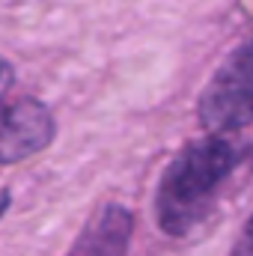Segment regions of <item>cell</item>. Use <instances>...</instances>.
Returning a JSON list of instances; mask_svg holds the SVG:
<instances>
[{
	"mask_svg": "<svg viewBox=\"0 0 253 256\" xmlns=\"http://www.w3.org/2000/svg\"><path fill=\"white\" fill-rule=\"evenodd\" d=\"M238 164L236 146L224 134H206L185 143L164 167L155 188V220L161 232L185 238L214 212L226 179Z\"/></svg>",
	"mask_w": 253,
	"mask_h": 256,
	"instance_id": "cell-1",
	"label": "cell"
},
{
	"mask_svg": "<svg viewBox=\"0 0 253 256\" xmlns=\"http://www.w3.org/2000/svg\"><path fill=\"white\" fill-rule=\"evenodd\" d=\"M196 120L212 134L242 131L253 122V36L232 48L208 78L196 102Z\"/></svg>",
	"mask_w": 253,
	"mask_h": 256,
	"instance_id": "cell-2",
	"label": "cell"
},
{
	"mask_svg": "<svg viewBox=\"0 0 253 256\" xmlns=\"http://www.w3.org/2000/svg\"><path fill=\"white\" fill-rule=\"evenodd\" d=\"M54 137L57 122L45 102L30 96L0 98V167L21 164L45 152Z\"/></svg>",
	"mask_w": 253,
	"mask_h": 256,
	"instance_id": "cell-3",
	"label": "cell"
},
{
	"mask_svg": "<svg viewBox=\"0 0 253 256\" xmlns=\"http://www.w3.org/2000/svg\"><path fill=\"white\" fill-rule=\"evenodd\" d=\"M232 256H253V214L248 218V224H244V230H242V236L236 242Z\"/></svg>",
	"mask_w": 253,
	"mask_h": 256,
	"instance_id": "cell-4",
	"label": "cell"
},
{
	"mask_svg": "<svg viewBox=\"0 0 253 256\" xmlns=\"http://www.w3.org/2000/svg\"><path fill=\"white\" fill-rule=\"evenodd\" d=\"M12 86H15V68H12V63L0 60V98L12 96Z\"/></svg>",
	"mask_w": 253,
	"mask_h": 256,
	"instance_id": "cell-5",
	"label": "cell"
},
{
	"mask_svg": "<svg viewBox=\"0 0 253 256\" xmlns=\"http://www.w3.org/2000/svg\"><path fill=\"white\" fill-rule=\"evenodd\" d=\"M9 202H12V200H9V191H0V218H3V212L9 208Z\"/></svg>",
	"mask_w": 253,
	"mask_h": 256,
	"instance_id": "cell-6",
	"label": "cell"
}]
</instances>
